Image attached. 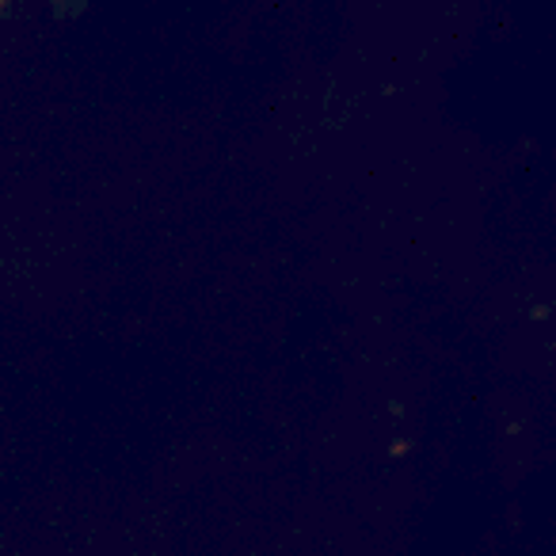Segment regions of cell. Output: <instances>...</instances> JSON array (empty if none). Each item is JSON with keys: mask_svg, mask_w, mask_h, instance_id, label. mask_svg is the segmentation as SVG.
<instances>
[{"mask_svg": "<svg viewBox=\"0 0 556 556\" xmlns=\"http://www.w3.org/2000/svg\"><path fill=\"white\" fill-rule=\"evenodd\" d=\"M0 4H4V0H0Z\"/></svg>", "mask_w": 556, "mask_h": 556, "instance_id": "6da1fadb", "label": "cell"}]
</instances>
